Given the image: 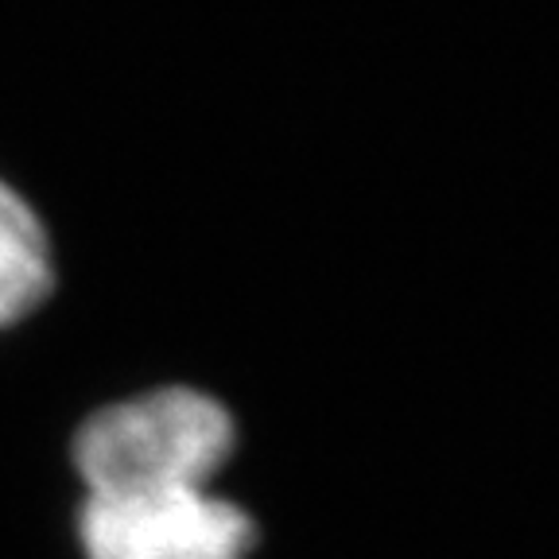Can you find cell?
<instances>
[{
    "label": "cell",
    "instance_id": "6da1fadb",
    "mask_svg": "<svg viewBox=\"0 0 559 559\" xmlns=\"http://www.w3.org/2000/svg\"><path fill=\"white\" fill-rule=\"evenodd\" d=\"M234 451V412L194 384H159L105 404L70 443L86 493L214 489Z\"/></svg>",
    "mask_w": 559,
    "mask_h": 559
},
{
    "label": "cell",
    "instance_id": "7a4b0ae2",
    "mask_svg": "<svg viewBox=\"0 0 559 559\" xmlns=\"http://www.w3.org/2000/svg\"><path fill=\"white\" fill-rule=\"evenodd\" d=\"M79 544L86 559H249L257 521L218 489L86 493Z\"/></svg>",
    "mask_w": 559,
    "mask_h": 559
},
{
    "label": "cell",
    "instance_id": "3957f363",
    "mask_svg": "<svg viewBox=\"0 0 559 559\" xmlns=\"http://www.w3.org/2000/svg\"><path fill=\"white\" fill-rule=\"evenodd\" d=\"M55 288V245L39 210L0 179V331L32 319Z\"/></svg>",
    "mask_w": 559,
    "mask_h": 559
}]
</instances>
